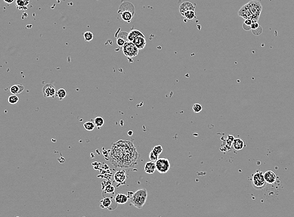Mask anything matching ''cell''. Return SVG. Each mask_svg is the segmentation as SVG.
Wrapping results in <instances>:
<instances>
[{"label": "cell", "mask_w": 294, "mask_h": 217, "mask_svg": "<svg viewBox=\"0 0 294 217\" xmlns=\"http://www.w3.org/2000/svg\"><path fill=\"white\" fill-rule=\"evenodd\" d=\"M132 43L136 46V47L139 50H142L144 49L147 42L145 37H138L133 40Z\"/></svg>", "instance_id": "7c38bea8"}, {"label": "cell", "mask_w": 294, "mask_h": 217, "mask_svg": "<svg viewBox=\"0 0 294 217\" xmlns=\"http://www.w3.org/2000/svg\"><path fill=\"white\" fill-rule=\"evenodd\" d=\"M183 17H184L187 20H192L196 18V14H195L194 11H189V12H186L184 14Z\"/></svg>", "instance_id": "cb8c5ba5"}, {"label": "cell", "mask_w": 294, "mask_h": 217, "mask_svg": "<svg viewBox=\"0 0 294 217\" xmlns=\"http://www.w3.org/2000/svg\"><path fill=\"white\" fill-rule=\"evenodd\" d=\"M128 199H129L128 196L123 193H117L114 198V200L116 203H117V204H124L126 203L128 201Z\"/></svg>", "instance_id": "9a60e30c"}, {"label": "cell", "mask_w": 294, "mask_h": 217, "mask_svg": "<svg viewBox=\"0 0 294 217\" xmlns=\"http://www.w3.org/2000/svg\"><path fill=\"white\" fill-rule=\"evenodd\" d=\"M138 37H145V36L141 32L137 30H133L128 34V40L129 42H132L133 40Z\"/></svg>", "instance_id": "ac0fdd59"}, {"label": "cell", "mask_w": 294, "mask_h": 217, "mask_svg": "<svg viewBox=\"0 0 294 217\" xmlns=\"http://www.w3.org/2000/svg\"><path fill=\"white\" fill-rule=\"evenodd\" d=\"M27 0H17V7L19 10H22L25 9L26 8V6L28 5L29 3L26 2Z\"/></svg>", "instance_id": "7402d4cb"}, {"label": "cell", "mask_w": 294, "mask_h": 217, "mask_svg": "<svg viewBox=\"0 0 294 217\" xmlns=\"http://www.w3.org/2000/svg\"><path fill=\"white\" fill-rule=\"evenodd\" d=\"M25 89V87L22 84H16L10 87V92L13 95H18L21 94Z\"/></svg>", "instance_id": "2e32d148"}, {"label": "cell", "mask_w": 294, "mask_h": 217, "mask_svg": "<svg viewBox=\"0 0 294 217\" xmlns=\"http://www.w3.org/2000/svg\"><path fill=\"white\" fill-rule=\"evenodd\" d=\"M124 54L128 58H133L136 57L139 54V49L132 42H127L122 47Z\"/></svg>", "instance_id": "5b68a950"}, {"label": "cell", "mask_w": 294, "mask_h": 217, "mask_svg": "<svg viewBox=\"0 0 294 217\" xmlns=\"http://www.w3.org/2000/svg\"><path fill=\"white\" fill-rule=\"evenodd\" d=\"M193 110L194 113H199L203 110V106L198 103H196L193 106Z\"/></svg>", "instance_id": "83f0119b"}, {"label": "cell", "mask_w": 294, "mask_h": 217, "mask_svg": "<svg viewBox=\"0 0 294 217\" xmlns=\"http://www.w3.org/2000/svg\"><path fill=\"white\" fill-rule=\"evenodd\" d=\"M156 170V165L155 162H147L144 166V171L147 174H153Z\"/></svg>", "instance_id": "5bb4252c"}, {"label": "cell", "mask_w": 294, "mask_h": 217, "mask_svg": "<svg viewBox=\"0 0 294 217\" xmlns=\"http://www.w3.org/2000/svg\"><path fill=\"white\" fill-rule=\"evenodd\" d=\"M264 178L268 184H273L276 181V174L272 171H267L264 173Z\"/></svg>", "instance_id": "4fadbf2b"}, {"label": "cell", "mask_w": 294, "mask_h": 217, "mask_svg": "<svg viewBox=\"0 0 294 217\" xmlns=\"http://www.w3.org/2000/svg\"><path fill=\"white\" fill-rule=\"evenodd\" d=\"M149 159L151 160V161H152V162H156L157 160L159 159V156H157L156 154H155L152 151L150 152L149 154Z\"/></svg>", "instance_id": "4dcf8cb0"}, {"label": "cell", "mask_w": 294, "mask_h": 217, "mask_svg": "<svg viewBox=\"0 0 294 217\" xmlns=\"http://www.w3.org/2000/svg\"><path fill=\"white\" fill-rule=\"evenodd\" d=\"M195 8V6L193 3L189 2H186L181 4L179 7V12L181 15L183 16L186 12L189 11H194Z\"/></svg>", "instance_id": "30bf717a"}, {"label": "cell", "mask_w": 294, "mask_h": 217, "mask_svg": "<svg viewBox=\"0 0 294 217\" xmlns=\"http://www.w3.org/2000/svg\"><path fill=\"white\" fill-rule=\"evenodd\" d=\"M101 203L102 208H108L109 209H111V206L112 204V201L111 198L109 197L104 198L101 201Z\"/></svg>", "instance_id": "d6986e66"}, {"label": "cell", "mask_w": 294, "mask_h": 217, "mask_svg": "<svg viewBox=\"0 0 294 217\" xmlns=\"http://www.w3.org/2000/svg\"><path fill=\"white\" fill-rule=\"evenodd\" d=\"M139 154L133 142L120 140L111 148V161L115 168H129L136 164Z\"/></svg>", "instance_id": "6da1fadb"}, {"label": "cell", "mask_w": 294, "mask_h": 217, "mask_svg": "<svg viewBox=\"0 0 294 217\" xmlns=\"http://www.w3.org/2000/svg\"><path fill=\"white\" fill-rule=\"evenodd\" d=\"M44 96L46 98L48 97H54L57 95V91L55 87L50 84H47L45 85L42 89Z\"/></svg>", "instance_id": "52a82bcc"}, {"label": "cell", "mask_w": 294, "mask_h": 217, "mask_svg": "<svg viewBox=\"0 0 294 217\" xmlns=\"http://www.w3.org/2000/svg\"><path fill=\"white\" fill-rule=\"evenodd\" d=\"M147 198V191L146 189H139L133 193L129 198L130 203L138 209H141L146 203Z\"/></svg>", "instance_id": "7a4b0ae2"}, {"label": "cell", "mask_w": 294, "mask_h": 217, "mask_svg": "<svg viewBox=\"0 0 294 217\" xmlns=\"http://www.w3.org/2000/svg\"><path fill=\"white\" fill-rule=\"evenodd\" d=\"M266 182L264 178V173L258 170L252 176V185L256 189H262L266 186Z\"/></svg>", "instance_id": "3957f363"}, {"label": "cell", "mask_w": 294, "mask_h": 217, "mask_svg": "<svg viewBox=\"0 0 294 217\" xmlns=\"http://www.w3.org/2000/svg\"><path fill=\"white\" fill-rule=\"evenodd\" d=\"M260 26L259 25V24L257 23V22H253L252 23V25H251V29L252 30H256L258 29Z\"/></svg>", "instance_id": "d6a6232c"}, {"label": "cell", "mask_w": 294, "mask_h": 217, "mask_svg": "<svg viewBox=\"0 0 294 217\" xmlns=\"http://www.w3.org/2000/svg\"><path fill=\"white\" fill-rule=\"evenodd\" d=\"M84 37L85 40L86 42H90V41L93 40L94 34L90 32H86L85 33H84Z\"/></svg>", "instance_id": "4316f807"}, {"label": "cell", "mask_w": 294, "mask_h": 217, "mask_svg": "<svg viewBox=\"0 0 294 217\" xmlns=\"http://www.w3.org/2000/svg\"><path fill=\"white\" fill-rule=\"evenodd\" d=\"M57 96L59 98V100L60 101H62V100H64L66 96H67V91L64 88H61V89H59L57 92Z\"/></svg>", "instance_id": "ffe728a7"}, {"label": "cell", "mask_w": 294, "mask_h": 217, "mask_svg": "<svg viewBox=\"0 0 294 217\" xmlns=\"http://www.w3.org/2000/svg\"><path fill=\"white\" fill-rule=\"evenodd\" d=\"M156 170L161 174H166L170 169L169 161L166 158H159L156 162Z\"/></svg>", "instance_id": "8992f818"}, {"label": "cell", "mask_w": 294, "mask_h": 217, "mask_svg": "<svg viewBox=\"0 0 294 217\" xmlns=\"http://www.w3.org/2000/svg\"><path fill=\"white\" fill-rule=\"evenodd\" d=\"M253 23V22L251 20L247 19V20H245L243 25H247L250 28H251V25H252Z\"/></svg>", "instance_id": "1f68e13d"}, {"label": "cell", "mask_w": 294, "mask_h": 217, "mask_svg": "<svg viewBox=\"0 0 294 217\" xmlns=\"http://www.w3.org/2000/svg\"><path fill=\"white\" fill-rule=\"evenodd\" d=\"M247 4L253 15V22H257L262 10V6L260 2L256 1V0H252Z\"/></svg>", "instance_id": "277c9868"}, {"label": "cell", "mask_w": 294, "mask_h": 217, "mask_svg": "<svg viewBox=\"0 0 294 217\" xmlns=\"http://www.w3.org/2000/svg\"><path fill=\"white\" fill-rule=\"evenodd\" d=\"M84 127L85 129V130L88 131H92L95 129V123L91 121H88L84 124Z\"/></svg>", "instance_id": "44dd1931"}, {"label": "cell", "mask_w": 294, "mask_h": 217, "mask_svg": "<svg viewBox=\"0 0 294 217\" xmlns=\"http://www.w3.org/2000/svg\"><path fill=\"white\" fill-rule=\"evenodd\" d=\"M114 179L119 184H124L126 181V173L124 170H119L114 174Z\"/></svg>", "instance_id": "8fae6325"}, {"label": "cell", "mask_w": 294, "mask_h": 217, "mask_svg": "<svg viewBox=\"0 0 294 217\" xmlns=\"http://www.w3.org/2000/svg\"><path fill=\"white\" fill-rule=\"evenodd\" d=\"M18 101H19V97L17 95L12 94L8 97V102L10 104H12V105L16 104L18 102Z\"/></svg>", "instance_id": "d4e9b609"}, {"label": "cell", "mask_w": 294, "mask_h": 217, "mask_svg": "<svg viewBox=\"0 0 294 217\" xmlns=\"http://www.w3.org/2000/svg\"><path fill=\"white\" fill-rule=\"evenodd\" d=\"M106 193H114L115 191V188L112 184H108L104 189Z\"/></svg>", "instance_id": "f546056e"}, {"label": "cell", "mask_w": 294, "mask_h": 217, "mask_svg": "<svg viewBox=\"0 0 294 217\" xmlns=\"http://www.w3.org/2000/svg\"><path fill=\"white\" fill-rule=\"evenodd\" d=\"M121 10V12H119V13L121 15L122 19L127 23H129L131 22L133 16L134 15V9H131V10H123V9H119ZM119 10V11H120Z\"/></svg>", "instance_id": "ba28073f"}, {"label": "cell", "mask_w": 294, "mask_h": 217, "mask_svg": "<svg viewBox=\"0 0 294 217\" xmlns=\"http://www.w3.org/2000/svg\"><path fill=\"white\" fill-rule=\"evenodd\" d=\"M233 146L235 150H241L245 146L244 141L241 138H235L233 141Z\"/></svg>", "instance_id": "e0dca14e"}, {"label": "cell", "mask_w": 294, "mask_h": 217, "mask_svg": "<svg viewBox=\"0 0 294 217\" xmlns=\"http://www.w3.org/2000/svg\"><path fill=\"white\" fill-rule=\"evenodd\" d=\"M238 15L245 20L250 19L253 21V15L250 10L248 4L245 5L240 8V10L238 11Z\"/></svg>", "instance_id": "9c48e42d"}, {"label": "cell", "mask_w": 294, "mask_h": 217, "mask_svg": "<svg viewBox=\"0 0 294 217\" xmlns=\"http://www.w3.org/2000/svg\"><path fill=\"white\" fill-rule=\"evenodd\" d=\"M128 42L127 40L125 39H123L122 37H117V44L119 46V47H123L126 43Z\"/></svg>", "instance_id": "f1b7e54d"}, {"label": "cell", "mask_w": 294, "mask_h": 217, "mask_svg": "<svg viewBox=\"0 0 294 217\" xmlns=\"http://www.w3.org/2000/svg\"><path fill=\"white\" fill-rule=\"evenodd\" d=\"M94 123L97 127L100 128L103 126L104 124V120L102 117H96L94 119Z\"/></svg>", "instance_id": "603a6c76"}, {"label": "cell", "mask_w": 294, "mask_h": 217, "mask_svg": "<svg viewBox=\"0 0 294 217\" xmlns=\"http://www.w3.org/2000/svg\"><path fill=\"white\" fill-rule=\"evenodd\" d=\"M162 147L161 146V145H157L156 146L152 149V151L155 154H156L157 156H159L162 153Z\"/></svg>", "instance_id": "484cf974"}, {"label": "cell", "mask_w": 294, "mask_h": 217, "mask_svg": "<svg viewBox=\"0 0 294 217\" xmlns=\"http://www.w3.org/2000/svg\"><path fill=\"white\" fill-rule=\"evenodd\" d=\"M4 2L7 4H12L15 2V0H4Z\"/></svg>", "instance_id": "836d02e7"}]
</instances>
